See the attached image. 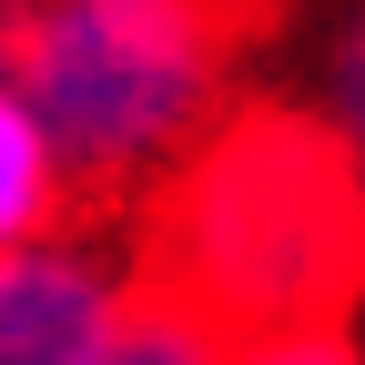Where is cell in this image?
<instances>
[{
    "mask_svg": "<svg viewBox=\"0 0 365 365\" xmlns=\"http://www.w3.org/2000/svg\"><path fill=\"white\" fill-rule=\"evenodd\" d=\"M122 223L143 284L223 345L365 314V163L304 91H244Z\"/></svg>",
    "mask_w": 365,
    "mask_h": 365,
    "instance_id": "6da1fadb",
    "label": "cell"
},
{
    "mask_svg": "<svg viewBox=\"0 0 365 365\" xmlns=\"http://www.w3.org/2000/svg\"><path fill=\"white\" fill-rule=\"evenodd\" d=\"M264 0H31L11 81L51 122L81 213H132L244 102Z\"/></svg>",
    "mask_w": 365,
    "mask_h": 365,
    "instance_id": "7a4b0ae2",
    "label": "cell"
},
{
    "mask_svg": "<svg viewBox=\"0 0 365 365\" xmlns=\"http://www.w3.org/2000/svg\"><path fill=\"white\" fill-rule=\"evenodd\" d=\"M143 294L153 284H143V254H132V223L71 213L41 244L0 254V365H102Z\"/></svg>",
    "mask_w": 365,
    "mask_h": 365,
    "instance_id": "3957f363",
    "label": "cell"
},
{
    "mask_svg": "<svg viewBox=\"0 0 365 365\" xmlns=\"http://www.w3.org/2000/svg\"><path fill=\"white\" fill-rule=\"evenodd\" d=\"M71 213H81V193H71V163L51 143V122L31 112L21 81H0V254H11V244H41Z\"/></svg>",
    "mask_w": 365,
    "mask_h": 365,
    "instance_id": "277c9868",
    "label": "cell"
},
{
    "mask_svg": "<svg viewBox=\"0 0 365 365\" xmlns=\"http://www.w3.org/2000/svg\"><path fill=\"white\" fill-rule=\"evenodd\" d=\"M304 102L335 122V143L365 163V0H335V21L314 31V61H304Z\"/></svg>",
    "mask_w": 365,
    "mask_h": 365,
    "instance_id": "5b68a950",
    "label": "cell"
},
{
    "mask_svg": "<svg viewBox=\"0 0 365 365\" xmlns=\"http://www.w3.org/2000/svg\"><path fill=\"white\" fill-rule=\"evenodd\" d=\"M223 365H365L355 325H294V335H244L223 345Z\"/></svg>",
    "mask_w": 365,
    "mask_h": 365,
    "instance_id": "8992f818",
    "label": "cell"
},
{
    "mask_svg": "<svg viewBox=\"0 0 365 365\" xmlns=\"http://www.w3.org/2000/svg\"><path fill=\"white\" fill-rule=\"evenodd\" d=\"M21 21H31V0H0V81H11V61H21Z\"/></svg>",
    "mask_w": 365,
    "mask_h": 365,
    "instance_id": "52a82bcc",
    "label": "cell"
}]
</instances>
